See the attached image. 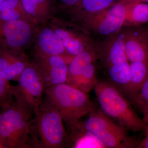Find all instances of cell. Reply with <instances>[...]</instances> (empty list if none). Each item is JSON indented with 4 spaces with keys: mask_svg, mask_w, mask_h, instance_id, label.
<instances>
[{
    "mask_svg": "<svg viewBox=\"0 0 148 148\" xmlns=\"http://www.w3.org/2000/svg\"><path fill=\"white\" fill-rule=\"evenodd\" d=\"M33 116L16 101L0 112V148H29L28 126Z\"/></svg>",
    "mask_w": 148,
    "mask_h": 148,
    "instance_id": "obj_5",
    "label": "cell"
},
{
    "mask_svg": "<svg viewBox=\"0 0 148 148\" xmlns=\"http://www.w3.org/2000/svg\"><path fill=\"white\" fill-rule=\"evenodd\" d=\"M22 6L27 13L32 14L35 13L37 6L40 3L45 0H21Z\"/></svg>",
    "mask_w": 148,
    "mask_h": 148,
    "instance_id": "obj_23",
    "label": "cell"
},
{
    "mask_svg": "<svg viewBox=\"0 0 148 148\" xmlns=\"http://www.w3.org/2000/svg\"><path fill=\"white\" fill-rule=\"evenodd\" d=\"M137 3H148V0H133Z\"/></svg>",
    "mask_w": 148,
    "mask_h": 148,
    "instance_id": "obj_28",
    "label": "cell"
},
{
    "mask_svg": "<svg viewBox=\"0 0 148 148\" xmlns=\"http://www.w3.org/2000/svg\"><path fill=\"white\" fill-rule=\"evenodd\" d=\"M13 86L14 97L16 103L33 116L42 101L45 87L34 66L28 65Z\"/></svg>",
    "mask_w": 148,
    "mask_h": 148,
    "instance_id": "obj_6",
    "label": "cell"
},
{
    "mask_svg": "<svg viewBox=\"0 0 148 148\" xmlns=\"http://www.w3.org/2000/svg\"><path fill=\"white\" fill-rule=\"evenodd\" d=\"M69 148H106L104 144L78 121L66 126Z\"/></svg>",
    "mask_w": 148,
    "mask_h": 148,
    "instance_id": "obj_11",
    "label": "cell"
},
{
    "mask_svg": "<svg viewBox=\"0 0 148 148\" xmlns=\"http://www.w3.org/2000/svg\"><path fill=\"white\" fill-rule=\"evenodd\" d=\"M98 58L95 51L92 49L84 51L76 55L68 66L66 83L71 85L85 69L90 64L94 63Z\"/></svg>",
    "mask_w": 148,
    "mask_h": 148,
    "instance_id": "obj_14",
    "label": "cell"
},
{
    "mask_svg": "<svg viewBox=\"0 0 148 148\" xmlns=\"http://www.w3.org/2000/svg\"><path fill=\"white\" fill-rule=\"evenodd\" d=\"M28 131L29 148H69L61 114L47 97L29 121Z\"/></svg>",
    "mask_w": 148,
    "mask_h": 148,
    "instance_id": "obj_1",
    "label": "cell"
},
{
    "mask_svg": "<svg viewBox=\"0 0 148 148\" xmlns=\"http://www.w3.org/2000/svg\"><path fill=\"white\" fill-rule=\"evenodd\" d=\"M130 80L123 94L132 104H135L137 97L148 77V61L131 62Z\"/></svg>",
    "mask_w": 148,
    "mask_h": 148,
    "instance_id": "obj_12",
    "label": "cell"
},
{
    "mask_svg": "<svg viewBox=\"0 0 148 148\" xmlns=\"http://www.w3.org/2000/svg\"><path fill=\"white\" fill-rule=\"evenodd\" d=\"M38 43L41 49L47 56H61L66 49L55 33L47 28L43 29L41 32L39 36Z\"/></svg>",
    "mask_w": 148,
    "mask_h": 148,
    "instance_id": "obj_15",
    "label": "cell"
},
{
    "mask_svg": "<svg viewBox=\"0 0 148 148\" xmlns=\"http://www.w3.org/2000/svg\"><path fill=\"white\" fill-rule=\"evenodd\" d=\"M21 1V0H20ZM19 0H4L0 6V12L8 10L16 9L19 5Z\"/></svg>",
    "mask_w": 148,
    "mask_h": 148,
    "instance_id": "obj_25",
    "label": "cell"
},
{
    "mask_svg": "<svg viewBox=\"0 0 148 148\" xmlns=\"http://www.w3.org/2000/svg\"><path fill=\"white\" fill-rule=\"evenodd\" d=\"M133 2L118 0L108 8L86 18L87 27L99 36L108 37L119 33L124 26L127 10Z\"/></svg>",
    "mask_w": 148,
    "mask_h": 148,
    "instance_id": "obj_7",
    "label": "cell"
},
{
    "mask_svg": "<svg viewBox=\"0 0 148 148\" xmlns=\"http://www.w3.org/2000/svg\"><path fill=\"white\" fill-rule=\"evenodd\" d=\"M63 5L66 6H72L77 5L81 0H58Z\"/></svg>",
    "mask_w": 148,
    "mask_h": 148,
    "instance_id": "obj_27",
    "label": "cell"
},
{
    "mask_svg": "<svg viewBox=\"0 0 148 148\" xmlns=\"http://www.w3.org/2000/svg\"><path fill=\"white\" fill-rule=\"evenodd\" d=\"M135 105L143 113V119H148V77L139 92Z\"/></svg>",
    "mask_w": 148,
    "mask_h": 148,
    "instance_id": "obj_22",
    "label": "cell"
},
{
    "mask_svg": "<svg viewBox=\"0 0 148 148\" xmlns=\"http://www.w3.org/2000/svg\"><path fill=\"white\" fill-rule=\"evenodd\" d=\"M118 33L108 36L106 42L98 48L97 55L107 68L128 61L124 40Z\"/></svg>",
    "mask_w": 148,
    "mask_h": 148,
    "instance_id": "obj_10",
    "label": "cell"
},
{
    "mask_svg": "<svg viewBox=\"0 0 148 148\" xmlns=\"http://www.w3.org/2000/svg\"><path fill=\"white\" fill-rule=\"evenodd\" d=\"M54 33L66 50L71 55L75 56L87 50L85 49L82 41L74 36L68 31L58 29L55 30Z\"/></svg>",
    "mask_w": 148,
    "mask_h": 148,
    "instance_id": "obj_19",
    "label": "cell"
},
{
    "mask_svg": "<svg viewBox=\"0 0 148 148\" xmlns=\"http://www.w3.org/2000/svg\"><path fill=\"white\" fill-rule=\"evenodd\" d=\"M121 34L128 61L130 62L148 61V29L138 26H127Z\"/></svg>",
    "mask_w": 148,
    "mask_h": 148,
    "instance_id": "obj_8",
    "label": "cell"
},
{
    "mask_svg": "<svg viewBox=\"0 0 148 148\" xmlns=\"http://www.w3.org/2000/svg\"><path fill=\"white\" fill-rule=\"evenodd\" d=\"M44 94L56 106L66 126L89 114L94 105L88 94L66 83L47 88Z\"/></svg>",
    "mask_w": 148,
    "mask_h": 148,
    "instance_id": "obj_3",
    "label": "cell"
},
{
    "mask_svg": "<svg viewBox=\"0 0 148 148\" xmlns=\"http://www.w3.org/2000/svg\"><path fill=\"white\" fill-rule=\"evenodd\" d=\"M118 0H81L77 8L84 13L86 18L99 13L113 5Z\"/></svg>",
    "mask_w": 148,
    "mask_h": 148,
    "instance_id": "obj_20",
    "label": "cell"
},
{
    "mask_svg": "<svg viewBox=\"0 0 148 148\" xmlns=\"http://www.w3.org/2000/svg\"><path fill=\"white\" fill-rule=\"evenodd\" d=\"M108 69L110 82L123 93L130 80V66L128 61L110 66Z\"/></svg>",
    "mask_w": 148,
    "mask_h": 148,
    "instance_id": "obj_16",
    "label": "cell"
},
{
    "mask_svg": "<svg viewBox=\"0 0 148 148\" xmlns=\"http://www.w3.org/2000/svg\"><path fill=\"white\" fill-rule=\"evenodd\" d=\"M148 22V3L133 2L127 10L124 26H138Z\"/></svg>",
    "mask_w": 148,
    "mask_h": 148,
    "instance_id": "obj_17",
    "label": "cell"
},
{
    "mask_svg": "<svg viewBox=\"0 0 148 148\" xmlns=\"http://www.w3.org/2000/svg\"><path fill=\"white\" fill-rule=\"evenodd\" d=\"M3 31L7 43L13 47L25 45L29 42L32 36L29 25L24 21L18 19L5 21Z\"/></svg>",
    "mask_w": 148,
    "mask_h": 148,
    "instance_id": "obj_13",
    "label": "cell"
},
{
    "mask_svg": "<svg viewBox=\"0 0 148 148\" xmlns=\"http://www.w3.org/2000/svg\"><path fill=\"white\" fill-rule=\"evenodd\" d=\"M92 63L88 65L70 86L88 94L95 88L98 82L96 77L95 66Z\"/></svg>",
    "mask_w": 148,
    "mask_h": 148,
    "instance_id": "obj_18",
    "label": "cell"
},
{
    "mask_svg": "<svg viewBox=\"0 0 148 148\" xmlns=\"http://www.w3.org/2000/svg\"><path fill=\"white\" fill-rule=\"evenodd\" d=\"M4 0H0V6H1V5L2 3Z\"/></svg>",
    "mask_w": 148,
    "mask_h": 148,
    "instance_id": "obj_29",
    "label": "cell"
},
{
    "mask_svg": "<svg viewBox=\"0 0 148 148\" xmlns=\"http://www.w3.org/2000/svg\"><path fill=\"white\" fill-rule=\"evenodd\" d=\"M0 18L2 20L5 21L18 20L20 17V15L16 9L8 10L0 12Z\"/></svg>",
    "mask_w": 148,
    "mask_h": 148,
    "instance_id": "obj_24",
    "label": "cell"
},
{
    "mask_svg": "<svg viewBox=\"0 0 148 148\" xmlns=\"http://www.w3.org/2000/svg\"><path fill=\"white\" fill-rule=\"evenodd\" d=\"M143 120L145 124L144 130L145 136L144 139L140 141L137 147L138 148H148V119Z\"/></svg>",
    "mask_w": 148,
    "mask_h": 148,
    "instance_id": "obj_26",
    "label": "cell"
},
{
    "mask_svg": "<svg viewBox=\"0 0 148 148\" xmlns=\"http://www.w3.org/2000/svg\"><path fill=\"white\" fill-rule=\"evenodd\" d=\"M84 127L106 146V148H137L140 142L128 134L126 128L108 116L94 104Z\"/></svg>",
    "mask_w": 148,
    "mask_h": 148,
    "instance_id": "obj_4",
    "label": "cell"
},
{
    "mask_svg": "<svg viewBox=\"0 0 148 148\" xmlns=\"http://www.w3.org/2000/svg\"><path fill=\"white\" fill-rule=\"evenodd\" d=\"M38 60L35 68L42 79L45 88L66 83L68 66L59 55L47 56Z\"/></svg>",
    "mask_w": 148,
    "mask_h": 148,
    "instance_id": "obj_9",
    "label": "cell"
},
{
    "mask_svg": "<svg viewBox=\"0 0 148 148\" xmlns=\"http://www.w3.org/2000/svg\"><path fill=\"white\" fill-rule=\"evenodd\" d=\"M103 112L128 130L144 131L145 124L138 116L127 98L110 82H98L94 88Z\"/></svg>",
    "mask_w": 148,
    "mask_h": 148,
    "instance_id": "obj_2",
    "label": "cell"
},
{
    "mask_svg": "<svg viewBox=\"0 0 148 148\" xmlns=\"http://www.w3.org/2000/svg\"><path fill=\"white\" fill-rule=\"evenodd\" d=\"M13 86L0 72V108L3 109L14 103Z\"/></svg>",
    "mask_w": 148,
    "mask_h": 148,
    "instance_id": "obj_21",
    "label": "cell"
}]
</instances>
